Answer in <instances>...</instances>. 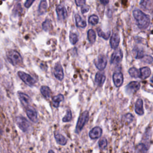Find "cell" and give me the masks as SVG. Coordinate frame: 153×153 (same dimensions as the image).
I'll return each mask as SVG.
<instances>
[{"label": "cell", "instance_id": "cell-7", "mask_svg": "<svg viewBox=\"0 0 153 153\" xmlns=\"http://www.w3.org/2000/svg\"><path fill=\"white\" fill-rule=\"evenodd\" d=\"M140 87V84L137 81H131L126 87V92L128 94H131L136 92Z\"/></svg>", "mask_w": 153, "mask_h": 153}, {"label": "cell", "instance_id": "cell-20", "mask_svg": "<svg viewBox=\"0 0 153 153\" xmlns=\"http://www.w3.org/2000/svg\"><path fill=\"white\" fill-rule=\"evenodd\" d=\"M64 100V96L62 94H59L52 98L53 105L54 108H58L59 106L60 103Z\"/></svg>", "mask_w": 153, "mask_h": 153}, {"label": "cell", "instance_id": "cell-21", "mask_svg": "<svg viewBox=\"0 0 153 153\" xmlns=\"http://www.w3.org/2000/svg\"><path fill=\"white\" fill-rule=\"evenodd\" d=\"M54 138L56 142L60 145H65L67 143L66 138L59 133H56L54 134Z\"/></svg>", "mask_w": 153, "mask_h": 153}, {"label": "cell", "instance_id": "cell-42", "mask_svg": "<svg viewBox=\"0 0 153 153\" xmlns=\"http://www.w3.org/2000/svg\"><path fill=\"white\" fill-rule=\"evenodd\" d=\"M150 81H151L152 83H153V76L151 77V79H150Z\"/></svg>", "mask_w": 153, "mask_h": 153}, {"label": "cell", "instance_id": "cell-1", "mask_svg": "<svg viewBox=\"0 0 153 153\" xmlns=\"http://www.w3.org/2000/svg\"><path fill=\"white\" fill-rule=\"evenodd\" d=\"M133 15L136 21V25L140 29H146L150 24L149 16L139 9H135L133 11Z\"/></svg>", "mask_w": 153, "mask_h": 153}, {"label": "cell", "instance_id": "cell-40", "mask_svg": "<svg viewBox=\"0 0 153 153\" xmlns=\"http://www.w3.org/2000/svg\"><path fill=\"white\" fill-rule=\"evenodd\" d=\"M100 1L103 5H106V4H108L109 3V0H100Z\"/></svg>", "mask_w": 153, "mask_h": 153}, {"label": "cell", "instance_id": "cell-18", "mask_svg": "<svg viewBox=\"0 0 153 153\" xmlns=\"http://www.w3.org/2000/svg\"><path fill=\"white\" fill-rule=\"evenodd\" d=\"M140 78L142 79H145L148 78L151 75V69L145 66V67H142L140 69Z\"/></svg>", "mask_w": 153, "mask_h": 153}, {"label": "cell", "instance_id": "cell-37", "mask_svg": "<svg viewBox=\"0 0 153 153\" xmlns=\"http://www.w3.org/2000/svg\"><path fill=\"white\" fill-rule=\"evenodd\" d=\"M145 60L144 62L148 63H151L153 62V57L151 56H145V57H143Z\"/></svg>", "mask_w": 153, "mask_h": 153}, {"label": "cell", "instance_id": "cell-12", "mask_svg": "<svg viewBox=\"0 0 153 153\" xmlns=\"http://www.w3.org/2000/svg\"><path fill=\"white\" fill-rule=\"evenodd\" d=\"M56 13L57 16V19L59 20H64L67 17V12L64 7L62 5H59L56 7Z\"/></svg>", "mask_w": 153, "mask_h": 153}, {"label": "cell", "instance_id": "cell-38", "mask_svg": "<svg viewBox=\"0 0 153 153\" xmlns=\"http://www.w3.org/2000/svg\"><path fill=\"white\" fill-rule=\"evenodd\" d=\"M35 0H26L25 3V7L27 8H29Z\"/></svg>", "mask_w": 153, "mask_h": 153}, {"label": "cell", "instance_id": "cell-17", "mask_svg": "<svg viewBox=\"0 0 153 153\" xmlns=\"http://www.w3.org/2000/svg\"><path fill=\"white\" fill-rule=\"evenodd\" d=\"M106 76L103 73L98 72L95 75V82L98 86H102L105 81Z\"/></svg>", "mask_w": 153, "mask_h": 153}, {"label": "cell", "instance_id": "cell-5", "mask_svg": "<svg viewBox=\"0 0 153 153\" xmlns=\"http://www.w3.org/2000/svg\"><path fill=\"white\" fill-rule=\"evenodd\" d=\"M17 74L20 79L29 86H33L36 82L35 79L32 76L23 71H19Z\"/></svg>", "mask_w": 153, "mask_h": 153}, {"label": "cell", "instance_id": "cell-19", "mask_svg": "<svg viewBox=\"0 0 153 153\" xmlns=\"http://www.w3.org/2000/svg\"><path fill=\"white\" fill-rule=\"evenodd\" d=\"M133 54L134 58L137 59H141L145 57L144 51L140 48H139L137 47H135L133 49Z\"/></svg>", "mask_w": 153, "mask_h": 153}, {"label": "cell", "instance_id": "cell-41", "mask_svg": "<svg viewBox=\"0 0 153 153\" xmlns=\"http://www.w3.org/2000/svg\"><path fill=\"white\" fill-rule=\"evenodd\" d=\"M48 153H54V152L53 150H50V151L48 152Z\"/></svg>", "mask_w": 153, "mask_h": 153}, {"label": "cell", "instance_id": "cell-36", "mask_svg": "<svg viewBox=\"0 0 153 153\" xmlns=\"http://www.w3.org/2000/svg\"><path fill=\"white\" fill-rule=\"evenodd\" d=\"M89 7L87 5H83L81 6V13L82 14H85L86 13H87L88 11H89Z\"/></svg>", "mask_w": 153, "mask_h": 153}, {"label": "cell", "instance_id": "cell-6", "mask_svg": "<svg viewBox=\"0 0 153 153\" xmlns=\"http://www.w3.org/2000/svg\"><path fill=\"white\" fill-rule=\"evenodd\" d=\"M107 57L104 54H100L96 60H94V64L96 67L100 70L103 71L106 66L107 65Z\"/></svg>", "mask_w": 153, "mask_h": 153}, {"label": "cell", "instance_id": "cell-27", "mask_svg": "<svg viewBox=\"0 0 153 153\" xmlns=\"http://www.w3.org/2000/svg\"><path fill=\"white\" fill-rule=\"evenodd\" d=\"M87 38L89 42L91 44L94 43L96 39V33L93 29H89L87 31Z\"/></svg>", "mask_w": 153, "mask_h": 153}, {"label": "cell", "instance_id": "cell-14", "mask_svg": "<svg viewBox=\"0 0 153 153\" xmlns=\"http://www.w3.org/2000/svg\"><path fill=\"white\" fill-rule=\"evenodd\" d=\"M26 113L27 117L33 123L38 121V115L37 112L35 109L32 108L27 107L26 109Z\"/></svg>", "mask_w": 153, "mask_h": 153}, {"label": "cell", "instance_id": "cell-10", "mask_svg": "<svg viewBox=\"0 0 153 153\" xmlns=\"http://www.w3.org/2000/svg\"><path fill=\"white\" fill-rule=\"evenodd\" d=\"M53 74L54 76L59 79V81H62L64 78L63 71L62 66L59 63H57L54 67L53 70Z\"/></svg>", "mask_w": 153, "mask_h": 153}, {"label": "cell", "instance_id": "cell-44", "mask_svg": "<svg viewBox=\"0 0 153 153\" xmlns=\"http://www.w3.org/2000/svg\"><path fill=\"white\" fill-rule=\"evenodd\" d=\"M2 1H5V0H2Z\"/></svg>", "mask_w": 153, "mask_h": 153}, {"label": "cell", "instance_id": "cell-11", "mask_svg": "<svg viewBox=\"0 0 153 153\" xmlns=\"http://www.w3.org/2000/svg\"><path fill=\"white\" fill-rule=\"evenodd\" d=\"M18 96L19 98V100L20 101V102L22 103V104L25 106V107H29V105H30V102H31V99L30 97L26 94V93H24L23 92H18Z\"/></svg>", "mask_w": 153, "mask_h": 153}, {"label": "cell", "instance_id": "cell-26", "mask_svg": "<svg viewBox=\"0 0 153 153\" xmlns=\"http://www.w3.org/2000/svg\"><path fill=\"white\" fill-rule=\"evenodd\" d=\"M129 75L133 78H140V70L137 68L133 67L129 69L128 70Z\"/></svg>", "mask_w": 153, "mask_h": 153}, {"label": "cell", "instance_id": "cell-32", "mask_svg": "<svg viewBox=\"0 0 153 153\" xmlns=\"http://www.w3.org/2000/svg\"><path fill=\"white\" fill-rule=\"evenodd\" d=\"M98 22H99V17L96 15L93 14L89 17L88 23L90 24H91L93 25H96L98 23Z\"/></svg>", "mask_w": 153, "mask_h": 153}, {"label": "cell", "instance_id": "cell-13", "mask_svg": "<svg viewBox=\"0 0 153 153\" xmlns=\"http://www.w3.org/2000/svg\"><path fill=\"white\" fill-rule=\"evenodd\" d=\"M102 134V129L99 127L96 126L93 127L90 131H89V137L92 139H96L100 137Z\"/></svg>", "mask_w": 153, "mask_h": 153}, {"label": "cell", "instance_id": "cell-34", "mask_svg": "<svg viewBox=\"0 0 153 153\" xmlns=\"http://www.w3.org/2000/svg\"><path fill=\"white\" fill-rule=\"evenodd\" d=\"M69 39H70V42L72 44H75L78 41V38L76 33L71 32L70 35H69Z\"/></svg>", "mask_w": 153, "mask_h": 153}, {"label": "cell", "instance_id": "cell-23", "mask_svg": "<svg viewBox=\"0 0 153 153\" xmlns=\"http://www.w3.org/2000/svg\"><path fill=\"white\" fill-rule=\"evenodd\" d=\"M75 23L77 27L84 28L87 26L86 22L78 14H76L75 15Z\"/></svg>", "mask_w": 153, "mask_h": 153}, {"label": "cell", "instance_id": "cell-4", "mask_svg": "<svg viewBox=\"0 0 153 153\" xmlns=\"http://www.w3.org/2000/svg\"><path fill=\"white\" fill-rule=\"evenodd\" d=\"M16 123L23 132H27L29 130L30 124L25 118L21 116L17 117L16 118Z\"/></svg>", "mask_w": 153, "mask_h": 153}, {"label": "cell", "instance_id": "cell-39", "mask_svg": "<svg viewBox=\"0 0 153 153\" xmlns=\"http://www.w3.org/2000/svg\"><path fill=\"white\" fill-rule=\"evenodd\" d=\"M76 5L77 6H82L84 5L85 2V0H75Z\"/></svg>", "mask_w": 153, "mask_h": 153}, {"label": "cell", "instance_id": "cell-3", "mask_svg": "<svg viewBox=\"0 0 153 153\" xmlns=\"http://www.w3.org/2000/svg\"><path fill=\"white\" fill-rule=\"evenodd\" d=\"M89 119V112L87 111H84L81 114L79 115L76 127H75V132L76 133H79L80 131L82 130L83 127H84L85 124L87 123Z\"/></svg>", "mask_w": 153, "mask_h": 153}, {"label": "cell", "instance_id": "cell-33", "mask_svg": "<svg viewBox=\"0 0 153 153\" xmlns=\"http://www.w3.org/2000/svg\"><path fill=\"white\" fill-rule=\"evenodd\" d=\"M72 112L71 110H68L66 111V115L62 118V121L64 123L69 122L72 120Z\"/></svg>", "mask_w": 153, "mask_h": 153}, {"label": "cell", "instance_id": "cell-30", "mask_svg": "<svg viewBox=\"0 0 153 153\" xmlns=\"http://www.w3.org/2000/svg\"><path fill=\"white\" fill-rule=\"evenodd\" d=\"M97 33L98 35L100 37L103 38L105 39H108L109 36H110V34H111V32L110 31H108L107 32H103L101 29L100 28H97Z\"/></svg>", "mask_w": 153, "mask_h": 153}, {"label": "cell", "instance_id": "cell-43", "mask_svg": "<svg viewBox=\"0 0 153 153\" xmlns=\"http://www.w3.org/2000/svg\"><path fill=\"white\" fill-rule=\"evenodd\" d=\"M15 1H20V0H15Z\"/></svg>", "mask_w": 153, "mask_h": 153}, {"label": "cell", "instance_id": "cell-25", "mask_svg": "<svg viewBox=\"0 0 153 153\" xmlns=\"http://www.w3.org/2000/svg\"><path fill=\"white\" fill-rule=\"evenodd\" d=\"M153 5V0H141L140 5L146 10H149L151 8Z\"/></svg>", "mask_w": 153, "mask_h": 153}, {"label": "cell", "instance_id": "cell-15", "mask_svg": "<svg viewBox=\"0 0 153 153\" xmlns=\"http://www.w3.org/2000/svg\"><path fill=\"white\" fill-rule=\"evenodd\" d=\"M120 35L118 33H114L113 35L111 36V38H110V45L112 49H116L119 44H120Z\"/></svg>", "mask_w": 153, "mask_h": 153}, {"label": "cell", "instance_id": "cell-35", "mask_svg": "<svg viewBox=\"0 0 153 153\" xmlns=\"http://www.w3.org/2000/svg\"><path fill=\"white\" fill-rule=\"evenodd\" d=\"M98 144H99V146L100 148H101L102 149H105L108 145V142H107L106 139H105V138L100 139L98 142Z\"/></svg>", "mask_w": 153, "mask_h": 153}, {"label": "cell", "instance_id": "cell-16", "mask_svg": "<svg viewBox=\"0 0 153 153\" xmlns=\"http://www.w3.org/2000/svg\"><path fill=\"white\" fill-rule=\"evenodd\" d=\"M134 111L135 112L139 115H142L144 114V109H143V100L142 99H138L134 106Z\"/></svg>", "mask_w": 153, "mask_h": 153}, {"label": "cell", "instance_id": "cell-28", "mask_svg": "<svg viewBox=\"0 0 153 153\" xmlns=\"http://www.w3.org/2000/svg\"><path fill=\"white\" fill-rule=\"evenodd\" d=\"M148 149V147L145 143H140L138 144L136 146V152L137 153H146Z\"/></svg>", "mask_w": 153, "mask_h": 153}, {"label": "cell", "instance_id": "cell-9", "mask_svg": "<svg viewBox=\"0 0 153 153\" xmlns=\"http://www.w3.org/2000/svg\"><path fill=\"white\" fill-rule=\"evenodd\" d=\"M123 57L122 51L121 49H118L112 53L111 58V63L112 64H118L121 62Z\"/></svg>", "mask_w": 153, "mask_h": 153}, {"label": "cell", "instance_id": "cell-31", "mask_svg": "<svg viewBox=\"0 0 153 153\" xmlns=\"http://www.w3.org/2000/svg\"><path fill=\"white\" fill-rule=\"evenodd\" d=\"M42 29L45 31H48L52 27L51 20L49 19H46L42 24Z\"/></svg>", "mask_w": 153, "mask_h": 153}, {"label": "cell", "instance_id": "cell-29", "mask_svg": "<svg viewBox=\"0 0 153 153\" xmlns=\"http://www.w3.org/2000/svg\"><path fill=\"white\" fill-rule=\"evenodd\" d=\"M22 13V7L20 3L16 4L13 10V14L14 16H20Z\"/></svg>", "mask_w": 153, "mask_h": 153}, {"label": "cell", "instance_id": "cell-2", "mask_svg": "<svg viewBox=\"0 0 153 153\" xmlns=\"http://www.w3.org/2000/svg\"><path fill=\"white\" fill-rule=\"evenodd\" d=\"M6 56L8 62L14 66H19L23 63V59L20 54L16 50H8L6 53Z\"/></svg>", "mask_w": 153, "mask_h": 153}, {"label": "cell", "instance_id": "cell-24", "mask_svg": "<svg viewBox=\"0 0 153 153\" xmlns=\"http://www.w3.org/2000/svg\"><path fill=\"white\" fill-rule=\"evenodd\" d=\"M40 91L42 95L45 98V99H49L51 96V90L48 86L43 85L40 88Z\"/></svg>", "mask_w": 153, "mask_h": 153}, {"label": "cell", "instance_id": "cell-22", "mask_svg": "<svg viewBox=\"0 0 153 153\" xmlns=\"http://www.w3.org/2000/svg\"><path fill=\"white\" fill-rule=\"evenodd\" d=\"M48 7L47 0H41L39 7H38V13L39 15H42L45 14L47 11Z\"/></svg>", "mask_w": 153, "mask_h": 153}, {"label": "cell", "instance_id": "cell-8", "mask_svg": "<svg viewBox=\"0 0 153 153\" xmlns=\"http://www.w3.org/2000/svg\"><path fill=\"white\" fill-rule=\"evenodd\" d=\"M112 79H113L114 85L117 87H120V86L122 85L124 81V78H123V75L121 71H118L115 72L113 74Z\"/></svg>", "mask_w": 153, "mask_h": 153}]
</instances>
